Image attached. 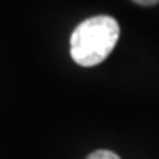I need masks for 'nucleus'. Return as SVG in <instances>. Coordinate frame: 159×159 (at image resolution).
Returning a JSON list of instances; mask_svg holds the SVG:
<instances>
[{"label":"nucleus","instance_id":"2","mask_svg":"<svg viewBox=\"0 0 159 159\" xmlns=\"http://www.w3.org/2000/svg\"><path fill=\"white\" fill-rule=\"evenodd\" d=\"M86 159H120L115 153L112 151H107V149H99V151H94V153H91Z\"/></svg>","mask_w":159,"mask_h":159},{"label":"nucleus","instance_id":"1","mask_svg":"<svg viewBox=\"0 0 159 159\" xmlns=\"http://www.w3.org/2000/svg\"><path fill=\"white\" fill-rule=\"evenodd\" d=\"M120 38L117 20L107 15L81 21L71 33L70 55L81 67H94L111 55Z\"/></svg>","mask_w":159,"mask_h":159},{"label":"nucleus","instance_id":"3","mask_svg":"<svg viewBox=\"0 0 159 159\" xmlns=\"http://www.w3.org/2000/svg\"><path fill=\"white\" fill-rule=\"evenodd\" d=\"M132 2L138 3V5H143V7H151V5H156L159 0H132Z\"/></svg>","mask_w":159,"mask_h":159}]
</instances>
